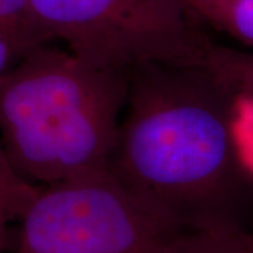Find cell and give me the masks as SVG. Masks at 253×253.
<instances>
[{"label": "cell", "mask_w": 253, "mask_h": 253, "mask_svg": "<svg viewBox=\"0 0 253 253\" xmlns=\"http://www.w3.org/2000/svg\"><path fill=\"white\" fill-rule=\"evenodd\" d=\"M234 100L201 63L131 71L109 172L174 225L245 221Z\"/></svg>", "instance_id": "6da1fadb"}, {"label": "cell", "mask_w": 253, "mask_h": 253, "mask_svg": "<svg viewBox=\"0 0 253 253\" xmlns=\"http://www.w3.org/2000/svg\"><path fill=\"white\" fill-rule=\"evenodd\" d=\"M129 73L40 45L0 78L1 146L30 181L109 172Z\"/></svg>", "instance_id": "7a4b0ae2"}, {"label": "cell", "mask_w": 253, "mask_h": 253, "mask_svg": "<svg viewBox=\"0 0 253 253\" xmlns=\"http://www.w3.org/2000/svg\"><path fill=\"white\" fill-rule=\"evenodd\" d=\"M42 44L129 73L148 65L199 63L211 41L181 0H28Z\"/></svg>", "instance_id": "3957f363"}, {"label": "cell", "mask_w": 253, "mask_h": 253, "mask_svg": "<svg viewBox=\"0 0 253 253\" xmlns=\"http://www.w3.org/2000/svg\"><path fill=\"white\" fill-rule=\"evenodd\" d=\"M18 222L14 253H156L174 226L110 172L40 187Z\"/></svg>", "instance_id": "277c9868"}, {"label": "cell", "mask_w": 253, "mask_h": 253, "mask_svg": "<svg viewBox=\"0 0 253 253\" xmlns=\"http://www.w3.org/2000/svg\"><path fill=\"white\" fill-rule=\"evenodd\" d=\"M156 253H253V226L238 219L174 225Z\"/></svg>", "instance_id": "5b68a950"}, {"label": "cell", "mask_w": 253, "mask_h": 253, "mask_svg": "<svg viewBox=\"0 0 253 253\" xmlns=\"http://www.w3.org/2000/svg\"><path fill=\"white\" fill-rule=\"evenodd\" d=\"M206 30L253 51V0H181Z\"/></svg>", "instance_id": "8992f818"}, {"label": "cell", "mask_w": 253, "mask_h": 253, "mask_svg": "<svg viewBox=\"0 0 253 253\" xmlns=\"http://www.w3.org/2000/svg\"><path fill=\"white\" fill-rule=\"evenodd\" d=\"M200 63L234 97L253 104V51L211 40Z\"/></svg>", "instance_id": "52a82bcc"}, {"label": "cell", "mask_w": 253, "mask_h": 253, "mask_svg": "<svg viewBox=\"0 0 253 253\" xmlns=\"http://www.w3.org/2000/svg\"><path fill=\"white\" fill-rule=\"evenodd\" d=\"M40 187L26 179L0 144V253L10 246V225L18 221Z\"/></svg>", "instance_id": "ba28073f"}, {"label": "cell", "mask_w": 253, "mask_h": 253, "mask_svg": "<svg viewBox=\"0 0 253 253\" xmlns=\"http://www.w3.org/2000/svg\"><path fill=\"white\" fill-rule=\"evenodd\" d=\"M0 30L14 37L26 52L44 45L31 17L28 0H0Z\"/></svg>", "instance_id": "9c48e42d"}, {"label": "cell", "mask_w": 253, "mask_h": 253, "mask_svg": "<svg viewBox=\"0 0 253 253\" xmlns=\"http://www.w3.org/2000/svg\"><path fill=\"white\" fill-rule=\"evenodd\" d=\"M24 54L26 51L18 44L17 40L9 33L0 30V78Z\"/></svg>", "instance_id": "30bf717a"}]
</instances>
